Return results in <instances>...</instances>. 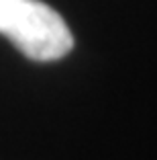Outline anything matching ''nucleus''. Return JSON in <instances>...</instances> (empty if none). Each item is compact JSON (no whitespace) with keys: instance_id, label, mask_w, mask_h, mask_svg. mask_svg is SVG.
<instances>
[{"instance_id":"obj_1","label":"nucleus","mask_w":157,"mask_h":160,"mask_svg":"<svg viewBox=\"0 0 157 160\" xmlns=\"http://www.w3.org/2000/svg\"><path fill=\"white\" fill-rule=\"evenodd\" d=\"M0 33L35 62L59 60L74 47L61 14L41 0H0Z\"/></svg>"}]
</instances>
